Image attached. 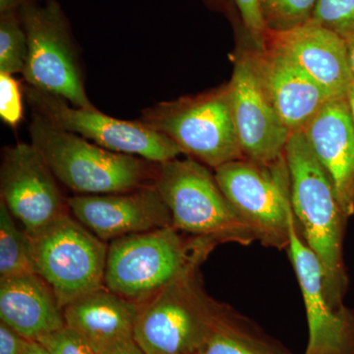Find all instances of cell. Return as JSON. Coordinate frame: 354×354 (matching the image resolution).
<instances>
[{"mask_svg": "<svg viewBox=\"0 0 354 354\" xmlns=\"http://www.w3.org/2000/svg\"><path fill=\"white\" fill-rule=\"evenodd\" d=\"M290 203L300 235L323 271L326 298L335 309L346 286L342 260L344 212L327 172L312 152L302 130L291 132L285 151Z\"/></svg>", "mask_w": 354, "mask_h": 354, "instance_id": "1", "label": "cell"}, {"mask_svg": "<svg viewBox=\"0 0 354 354\" xmlns=\"http://www.w3.org/2000/svg\"><path fill=\"white\" fill-rule=\"evenodd\" d=\"M216 244L206 237L185 241L174 227L115 239L109 245L104 286L144 304L193 265L202 264Z\"/></svg>", "mask_w": 354, "mask_h": 354, "instance_id": "2", "label": "cell"}, {"mask_svg": "<svg viewBox=\"0 0 354 354\" xmlns=\"http://www.w3.org/2000/svg\"><path fill=\"white\" fill-rule=\"evenodd\" d=\"M31 144L59 183L82 195L109 194L139 189L155 179L152 162L111 152L88 140L32 114Z\"/></svg>", "mask_w": 354, "mask_h": 354, "instance_id": "3", "label": "cell"}, {"mask_svg": "<svg viewBox=\"0 0 354 354\" xmlns=\"http://www.w3.org/2000/svg\"><path fill=\"white\" fill-rule=\"evenodd\" d=\"M153 186L167 205L172 227L218 243L249 245L256 241L221 191L215 174L196 160L174 158L157 164Z\"/></svg>", "mask_w": 354, "mask_h": 354, "instance_id": "4", "label": "cell"}, {"mask_svg": "<svg viewBox=\"0 0 354 354\" xmlns=\"http://www.w3.org/2000/svg\"><path fill=\"white\" fill-rule=\"evenodd\" d=\"M200 266L140 305L133 339L145 354H197L220 318L225 305L205 290Z\"/></svg>", "mask_w": 354, "mask_h": 354, "instance_id": "5", "label": "cell"}, {"mask_svg": "<svg viewBox=\"0 0 354 354\" xmlns=\"http://www.w3.org/2000/svg\"><path fill=\"white\" fill-rule=\"evenodd\" d=\"M37 274L64 308L104 286L109 246L68 213L27 232Z\"/></svg>", "mask_w": 354, "mask_h": 354, "instance_id": "6", "label": "cell"}, {"mask_svg": "<svg viewBox=\"0 0 354 354\" xmlns=\"http://www.w3.org/2000/svg\"><path fill=\"white\" fill-rule=\"evenodd\" d=\"M28 41L23 76L28 86L81 109H94L84 86L69 21L57 0L27 2L18 9Z\"/></svg>", "mask_w": 354, "mask_h": 354, "instance_id": "7", "label": "cell"}, {"mask_svg": "<svg viewBox=\"0 0 354 354\" xmlns=\"http://www.w3.org/2000/svg\"><path fill=\"white\" fill-rule=\"evenodd\" d=\"M215 176L256 241L272 248H288L293 212L286 156L271 164L248 158L232 160L216 169Z\"/></svg>", "mask_w": 354, "mask_h": 354, "instance_id": "8", "label": "cell"}, {"mask_svg": "<svg viewBox=\"0 0 354 354\" xmlns=\"http://www.w3.org/2000/svg\"><path fill=\"white\" fill-rule=\"evenodd\" d=\"M139 121L169 137L184 153L215 169L245 158L227 88L192 99L158 104L145 109Z\"/></svg>", "mask_w": 354, "mask_h": 354, "instance_id": "9", "label": "cell"}, {"mask_svg": "<svg viewBox=\"0 0 354 354\" xmlns=\"http://www.w3.org/2000/svg\"><path fill=\"white\" fill-rule=\"evenodd\" d=\"M25 93L34 113L111 152L135 156L153 164H162L184 153L171 139L141 121L118 120L95 108H77L57 95L31 86L27 85Z\"/></svg>", "mask_w": 354, "mask_h": 354, "instance_id": "10", "label": "cell"}, {"mask_svg": "<svg viewBox=\"0 0 354 354\" xmlns=\"http://www.w3.org/2000/svg\"><path fill=\"white\" fill-rule=\"evenodd\" d=\"M46 160L31 143L6 148L0 169L1 200L27 232L67 213L65 202Z\"/></svg>", "mask_w": 354, "mask_h": 354, "instance_id": "11", "label": "cell"}, {"mask_svg": "<svg viewBox=\"0 0 354 354\" xmlns=\"http://www.w3.org/2000/svg\"><path fill=\"white\" fill-rule=\"evenodd\" d=\"M227 90L244 158L261 164L283 158L291 132L270 101L249 55L235 64Z\"/></svg>", "mask_w": 354, "mask_h": 354, "instance_id": "12", "label": "cell"}, {"mask_svg": "<svg viewBox=\"0 0 354 354\" xmlns=\"http://www.w3.org/2000/svg\"><path fill=\"white\" fill-rule=\"evenodd\" d=\"M77 221L102 241L172 227V218L155 186L128 192L77 195L67 200Z\"/></svg>", "mask_w": 354, "mask_h": 354, "instance_id": "13", "label": "cell"}, {"mask_svg": "<svg viewBox=\"0 0 354 354\" xmlns=\"http://www.w3.org/2000/svg\"><path fill=\"white\" fill-rule=\"evenodd\" d=\"M263 43L290 58L332 99L346 97L353 79L341 35L310 19L288 29H269Z\"/></svg>", "mask_w": 354, "mask_h": 354, "instance_id": "14", "label": "cell"}, {"mask_svg": "<svg viewBox=\"0 0 354 354\" xmlns=\"http://www.w3.org/2000/svg\"><path fill=\"white\" fill-rule=\"evenodd\" d=\"M288 256L304 297L309 341L305 354H351L353 330L344 309L330 306L324 290L322 267L306 245L295 216L290 221Z\"/></svg>", "mask_w": 354, "mask_h": 354, "instance_id": "15", "label": "cell"}, {"mask_svg": "<svg viewBox=\"0 0 354 354\" xmlns=\"http://www.w3.org/2000/svg\"><path fill=\"white\" fill-rule=\"evenodd\" d=\"M327 172L344 216L354 212V125L346 97L330 100L302 130Z\"/></svg>", "mask_w": 354, "mask_h": 354, "instance_id": "16", "label": "cell"}, {"mask_svg": "<svg viewBox=\"0 0 354 354\" xmlns=\"http://www.w3.org/2000/svg\"><path fill=\"white\" fill-rule=\"evenodd\" d=\"M270 101L290 132L304 130L332 97L290 58L265 46L249 55Z\"/></svg>", "mask_w": 354, "mask_h": 354, "instance_id": "17", "label": "cell"}, {"mask_svg": "<svg viewBox=\"0 0 354 354\" xmlns=\"http://www.w3.org/2000/svg\"><path fill=\"white\" fill-rule=\"evenodd\" d=\"M0 319L29 341L65 326L64 308L36 272L0 279Z\"/></svg>", "mask_w": 354, "mask_h": 354, "instance_id": "18", "label": "cell"}, {"mask_svg": "<svg viewBox=\"0 0 354 354\" xmlns=\"http://www.w3.org/2000/svg\"><path fill=\"white\" fill-rule=\"evenodd\" d=\"M139 308V304L102 286L64 307L65 325L101 354L133 339Z\"/></svg>", "mask_w": 354, "mask_h": 354, "instance_id": "19", "label": "cell"}, {"mask_svg": "<svg viewBox=\"0 0 354 354\" xmlns=\"http://www.w3.org/2000/svg\"><path fill=\"white\" fill-rule=\"evenodd\" d=\"M197 354H279L245 328L241 317L225 306Z\"/></svg>", "mask_w": 354, "mask_h": 354, "instance_id": "20", "label": "cell"}, {"mask_svg": "<svg viewBox=\"0 0 354 354\" xmlns=\"http://www.w3.org/2000/svg\"><path fill=\"white\" fill-rule=\"evenodd\" d=\"M36 272L32 241L15 218L0 200V279ZM37 274V272H36Z\"/></svg>", "mask_w": 354, "mask_h": 354, "instance_id": "21", "label": "cell"}, {"mask_svg": "<svg viewBox=\"0 0 354 354\" xmlns=\"http://www.w3.org/2000/svg\"><path fill=\"white\" fill-rule=\"evenodd\" d=\"M27 55V36L18 10L0 13V73H23Z\"/></svg>", "mask_w": 354, "mask_h": 354, "instance_id": "22", "label": "cell"}, {"mask_svg": "<svg viewBox=\"0 0 354 354\" xmlns=\"http://www.w3.org/2000/svg\"><path fill=\"white\" fill-rule=\"evenodd\" d=\"M318 0H263L269 29L283 30L311 19Z\"/></svg>", "mask_w": 354, "mask_h": 354, "instance_id": "23", "label": "cell"}, {"mask_svg": "<svg viewBox=\"0 0 354 354\" xmlns=\"http://www.w3.org/2000/svg\"><path fill=\"white\" fill-rule=\"evenodd\" d=\"M311 19L344 38L354 32V0H318Z\"/></svg>", "mask_w": 354, "mask_h": 354, "instance_id": "24", "label": "cell"}, {"mask_svg": "<svg viewBox=\"0 0 354 354\" xmlns=\"http://www.w3.org/2000/svg\"><path fill=\"white\" fill-rule=\"evenodd\" d=\"M22 92L12 74L0 73V118L7 125L16 127L23 120Z\"/></svg>", "mask_w": 354, "mask_h": 354, "instance_id": "25", "label": "cell"}, {"mask_svg": "<svg viewBox=\"0 0 354 354\" xmlns=\"http://www.w3.org/2000/svg\"><path fill=\"white\" fill-rule=\"evenodd\" d=\"M37 342L43 344L50 354H99L82 335L66 325Z\"/></svg>", "mask_w": 354, "mask_h": 354, "instance_id": "26", "label": "cell"}, {"mask_svg": "<svg viewBox=\"0 0 354 354\" xmlns=\"http://www.w3.org/2000/svg\"><path fill=\"white\" fill-rule=\"evenodd\" d=\"M247 29L257 41H264L269 30L266 21L263 0H234Z\"/></svg>", "mask_w": 354, "mask_h": 354, "instance_id": "27", "label": "cell"}, {"mask_svg": "<svg viewBox=\"0 0 354 354\" xmlns=\"http://www.w3.org/2000/svg\"><path fill=\"white\" fill-rule=\"evenodd\" d=\"M29 342L6 323H0V354H24Z\"/></svg>", "mask_w": 354, "mask_h": 354, "instance_id": "28", "label": "cell"}, {"mask_svg": "<svg viewBox=\"0 0 354 354\" xmlns=\"http://www.w3.org/2000/svg\"><path fill=\"white\" fill-rule=\"evenodd\" d=\"M101 354H145L134 339L120 342Z\"/></svg>", "mask_w": 354, "mask_h": 354, "instance_id": "29", "label": "cell"}, {"mask_svg": "<svg viewBox=\"0 0 354 354\" xmlns=\"http://www.w3.org/2000/svg\"><path fill=\"white\" fill-rule=\"evenodd\" d=\"M37 0H0V13L18 10L23 4Z\"/></svg>", "mask_w": 354, "mask_h": 354, "instance_id": "30", "label": "cell"}, {"mask_svg": "<svg viewBox=\"0 0 354 354\" xmlns=\"http://www.w3.org/2000/svg\"><path fill=\"white\" fill-rule=\"evenodd\" d=\"M344 41H346V51H348V58L349 68H351V75L354 81V32L344 37Z\"/></svg>", "mask_w": 354, "mask_h": 354, "instance_id": "31", "label": "cell"}, {"mask_svg": "<svg viewBox=\"0 0 354 354\" xmlns=\"http://www.w3.org/2000/svg\"><path fill=\"white\" fill-rule=\"evenodd\" d=\"M24 354H50V353L39 342L30 341Z\"/></svg>", "mask_w": 354, "mask_h": 354, "instance_id": "32", "label": "cell"}, {"mask_svg": "<svg viewBox=\"0 0 354 354\" xmlns=\"http://www.w3.org/2000/svg\"><path fill=\"white\" fill-rule=\"evenodd\" d=\"M346 100H348L349 111H351L354 125V81L349 86L348 93H346Z\"/></svg>", "mask_w": 354, "mask_h": 354, "instance_id": "33", "label": "cell"}]
</instances>
